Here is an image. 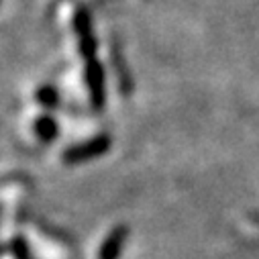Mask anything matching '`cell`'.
Segmentation results:
<instances>
[{
    "instance_id": "cell-1",
    "label": "cell",
    "mask_w": 259,
    "mask_h": 259,
    "mask_svg": "<svg viewBox=\"0 0 259 259\" xmlns=\"http://www.w3.org/2000/svg\"><path fill=\"white\" fill-rule=\"evenodd\" d=\"M108 147H110L108 135H98V137H92L86 143H80V145H74V147L66 149L63 151V161L66 163H82V161H88V159H94V157L102 155L104 151H108Z\"/></svg>"
},
{
    "instance_id": "cell-2",
    "label": "cell",
    "mask_w": 259,
    "mask_h": 259,
    "mask_svg": "<svg viewBox=\"0 0 259 259\" xmlns=\"http://www.w3.org/2000/svg\"><path fill=\"white\" fill-rule=\"evenodd\" d=\"M86 84H88L92 106L100 108L104 104V72L96 57L86 61Z\"/></svg>"
},
{
    "instance_id": "cell-3",
    "label": "cell",
    "mask_w": 259,
    "mask_h": 259,
    "mask_svg": "<svg viewBox=\"0 0 259 259\" xmlns=\"http://www.w3.org/2000/svg\"><path fill=\"white\" fill-rule=\"evenodd\" d=\"M74 25H76V33H78V39H80V51H82V55L86 57V61L88 59H94V55H96V41L92 37L90 17H88V13L84 9L78 11Z\"/></svg>"
},
{
    "instance_id": "cell-4",
    "label": "cell",
    "mask_w": 259,
    "mask_h": 259,
    "mask_svg": "<svg viewBox=\"0 0 259 259\" xmlns=\"http://www.w3.org/2000/svg\"><path fill=\"white\" fill-rule=\"evenodd\" d=\"M124 239H126V229L124 227H116L102 243L100 251H98V259H118L120 257V251H122V245H124Z\"/></svg>"
},
{
    "instance_id": "cell-5",
    "label": "cell",
    "mask_w": 259,
    "mask_h": 259,
    "mask_svg": "<svg viewBox=\"0 0 259 259\" xmlns=\"http://www.w3.org/2000/svg\"><path fill=\"white\" fill-rule=\"evenodd\" d=\"M35 133H37L43 141H51V139L57 135V124H55L53 118L43 116V118H39L37 124H35Z\"/></svg>"
},
{
    "instance_id": "cell-6",
    "label": "cell",
    "mask_w": 259,
    "mask_h": 259,
    "mask_svg": "<svg viewBox=\"0 0 259 259\" xmlns=\"http://www.w3.org/2000/svg\"><path fill=\"white\" fill-rule=\"evenodd\" d=\"M39 100H41L45 106H51V104H55V100H57V96H55V90H53V88H43V90L39 92Z\"/></svg>"
},
{
    "instance_id": "cell-7",
    "label": "cell",
    "mask_w": 259,
    "mask_h": 259,
    "mask_svg": "<svg viewBox=\"0 0 259 259\" xmlns=\"http://www.w3.org/2000/svg\"><path fill=\"white\" fill-rule=\"evenodd\" d=\"M13 251H15V255H17L19 259H29V257H27V245H25L23 239H17V241L13 243Z\"/></svg>"
}]
</instances>
